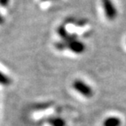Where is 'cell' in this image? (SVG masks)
<instances>
[{
  "label": "cell",
  "instance_id": "6da1fadb",
  "mask_svg": "<svg viewBox=\"0 0 126 126\" xmlns=\"http://www.w3.org/2000/svg\"><path fill=\"white\" fill-rule=\"evenodd\" d=\"M72 87L74 88L75 90L85 98H90L94 94L92 88L81 80H75L72 83Z\"/></svg>",
  "mask_w": 126,
  "mask_h": 126
},
{
  "label": "cell",
  "instance_id": "7a4b0ae2",
  "mask_svg": "<svg viewBox=\"0 0 126 126\" xmlns=\"http://www.w3.org/2000/svg\"><path fill=\"white\" fill-rule=\"evenodd\" d=\"M104 13L108 20H114L117 17V9L111 0H101Z\"/></svg>",
  "mask_w": 126,
  "mask_h": 126
},
{
  "label": "cell",
  "instance_id": "3957f363",
  "mask_svg": "<svg viewBox=\"0 0 126 126\" xmlns=\"http://www.w3.org/2000/svg\"><path fill=\"white\" fill-rule=\"evenodd\" d=\"M67 44H68V49L76 54H81L85 50V45L78 40H74V41L68 42Z\"/></svg>",
  "mask_w": 126,
  "mask_h": 126
},
{
  "label": "cell",
  "instance_id": "277c9868",
  "mask_svg": "<svg viewBox=\"0 0 126 126\" xmlns=\"http://www.w3.org/2000/svg\"><path fill=\"white\" fill-rule=\"evenodd\" d=\"M58 33L59 35L62 37L63 39V42H66V43H68V42H71L72 41H74V40H77V37L76 35H71V34H69L64 26H60L58 29Z\"/></svg>",
  "mask_w": 126,
  "mask_h": 126
},
{
  "label": "cell",
  "instance_id": "5b68a950",
  "mask_svg": "<svg viewBox=\"0 0 126 126\" xmlns=\"http://www.w3.org/2000/svg\"><path fill=\"white\" fill-rule=\"evenodd\" d=\"M45 121L50 126H66V121L61 117H48Z\"/></svg>",
  "mask_w": 126,
  "mask_h": 126
},
{
  "label": "cell",
  "instance_id": "8992f818",
  "mask_svg": "<svg viewBox=\"0 0 126 126\" xmlns=\"http://www.w3.org/2000/svg\"><path fill=\"white\" fill-rule=\"evenodd\" d=\"M121 125V120L119 117L111 116L108 117L103 121V126H120Z\"/></svg>",
  "mask_w": 126,
  "mask_h": 126
},
{
  "label": "cell",
  "instance_id": "52a82bcc",
  "mask_svg": "<svg viewBox=\"0 0 126 126\" xmlns=\"http://www.w3.org/2000/svg\"><path fill=\"white\" fill-rule=\"evenodd\" d=\"M12 81L11 80L9 77H7V75H5L4 73L0 71V85H5V86H7V85H10L12 84Z\"/></svg>",
  "mask_w": 126,
  "mask_h": 126
},
{
  "label": "cell",
  "instance_id": "ba28073f",
  "mask_svg": "<svg viewBox=\"0 0 126 126\" xmlns=\"http://www.w3.org/2000/svg\"><path fill=\"white\" fill-rule=\"evenodd\" d=\"M55 47L57 48L58 50H64V49H66V48H68V44H67L66 42H58V43H56V44H55Z\"/></svg>",
  "mask_w": 126,
  "mask_h": 126
},
{
  "label": "cell",
  "instance_id": "9c48e42d",
  "mask_svg": "<svg viewBox=\"0 0 126 126\" xmlns=\"http://www.w3.org/2000/svg\"><path fill=\"white\" fill-rule=\"evenodd\" d=\"M8 1L9 0H0V4H1L2 7H5L8 3Z\"/></svg>",
  "mask_w": 126,
  "mask_h": 126
},
{
  "label": "cell",
  "instance_id": "30bf717a",
  "mask_svg": "<svg viewBox=\"0 0 126 126\" xmlns=\"http://www.w3.org/2000/svg\"><path fill=\"white\" fill-rule=\"evenodd\" d=\"M4 22V20H3V18H2V16H1V14H0V24H2Z\"/></svg>",
  "mask_w": 126,
  "mask_h": 126
},
{
  "label": "cell",
  "instance_id": "8fae6325",
  "mask_svg": "<svg viewBox=\"0 0 126 126\" xmlns=\"http://www.w3.org/2000/svg\"><path fill=\"white\" fill-rule=\"evenodd\" d=\"M44 1H47V0H44Z\"/></svg>",
  "mask_w": 126,
  "mask_h": 126
}]
</instances>
